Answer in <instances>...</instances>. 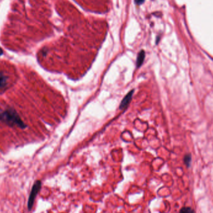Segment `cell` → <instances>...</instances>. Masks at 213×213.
Returning <instances> with one entry per match:
<instances>
[{"mask_svg": "<svg viewBox=\"0 0 213 213\" xmlns=\"http://www.w3.org/2000/svg\"><path fill=\"white\" fill-rule=\"evenodd\" d=\"M41 182L40 181H37L36 183V184L34 185L31 191V194L30 195L29 199V202H28V207L29 209H31L32 206L33 204V202H34V199L36 198V195H37L38 191H39L40 188H41Z\"/></svg>", "mask_w": 213, "mask_h": 213, "instance_id": "obj_1", "label": "cell"}, {"mask_svg": "<svg viewBox=\"0 0 213 213\" xmlns=\"http://www.w3.org/2000/svg\"><path fill=\"white\" fill-rule=\"evenodd\" d=\"M134 90H132V91H130L128 94L125 95V97L123 99V100L120 103V104L119 105L120 109L125 108L126 106H128V105L130 104V102L131 100L132 99V96H133V94H134Z\"/></svg>", "mask_w": 213, "mask_h": 213, "instance_id": "obj_2", "label": "cell"}, {"mask_svg": "<svg viewBox=\"0 0 213 213\" xmlns=\"http://www.w3.org/2000/svg\"><path fill=\"white\" fill-rule=\"evenodd\" d=\"M8 77L3 74V73H0V89H4L7 87L8 84Z\"/></svg>", "mask_w": 213, "mask_h": 213, "instance_id": "obj_3", "label": "cell"}, {"mask_svg": "<svg viewBox=\"0 0 213 213\" xmlns=\"http://www.w3.org/2000/svg\"><path fill=\"white\" fill-rule=\"evenodd\" d=\"M145 57V53L144 50H142L138 53L137 59H136V66L137 67H140L144 63Z\"/></svg>", "mask_w": 213, "mask_h": 213, "instance_id": "obj_4", "label": "cell"}, {"mask_svg": "<svg viewBox=\"0 0 213 213\" xmlns=\"http://www.w3.org/2000/svg\"><path fill=\"white\" fill-rule=\"evenodd\" d=\"M184 162L187 167H189V166H190L191 163V156L190 154H188L185 156Z\"/></svg>", "mask_w": 213, "mask_h": 213, "instance_id": "obj_5", "label": "cell"}, {"mask_svg": "<svg viewBox=\"0 0 213 213\" xmlns=\"http://www.w3.org/2000/svg\"><path fill=\"white\" fill-rule=\"evenodd\" d=\"M179 213H194V211L191 208L185 207L181 209Z\"/></svg>", "mask_w": 213, "mask_h": 213, "instance_id": "obj_6", "label": "cell"}, {"mask_svg": "<svg viewBox=\"0 0 213 213\" xmlns=\"http://www.w3.org/2000/svg\"><path fill=\"white\" fill-rule=\"evenodd\" d=\"M144 1H145V0H135V3L138 5H142L143 3H144Z\"/></svg>", "mask_w": 213, "mask_h": 213, "instance_id": "obj_7", "label": "cell"}, {"mask_svg": "<svg viewBox=\"0 0 213 213\" xmlns=\"http://www.w3.org/2000/svg\"><path fill=\"white\" fill-rule=\"evenodd\" d=\"M2 54V50L1 49V48H0V54Z\"/></svg>", "mask_w": 213, "mask_h": 213, "instance_id": "obj_8", "label": "cell"}]
</instances>
